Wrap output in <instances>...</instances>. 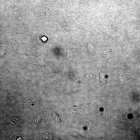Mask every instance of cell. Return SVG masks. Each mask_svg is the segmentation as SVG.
Returning <instances> with one entry per match:
<instances>
[{"mask_svg":"<svg viewBox=\"0 0 140 140\" xmlns=\"http://www.w3.org/2000/svg\"><path fill=\"white\" fill-rule=\"evenodd\" d=\"M24 106L29 109H32L38 107L40 105V103L37 100L35 99H30L26 102Z\"/></svg>","mask_w":140,"mask_h":140,"instance_id":"6da1fadb","label":"cell"},{"mask_svg":"<svg viewBox=\"0 0 140 140\" xmlns=\"http://www.w3.org/2000/svg\"><path fill=\"white\" fill-rule=\"evenodd\" d=\"M137 64H138L139 65H140V59H139L137 61Z\"/></svg>","mask_w":140,"mask_h":140,"instance_id":"7a4b0ae2","label":"cell"}]
</instances>
